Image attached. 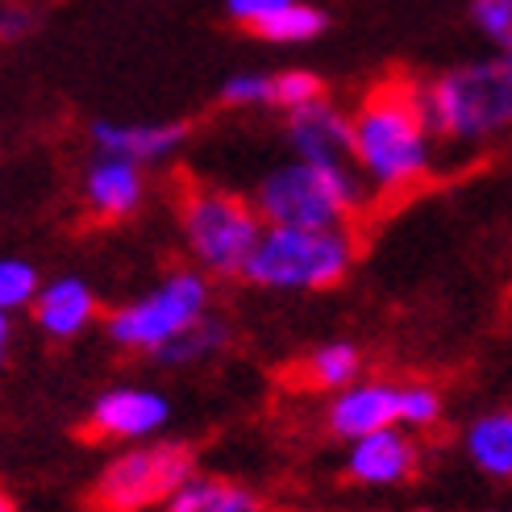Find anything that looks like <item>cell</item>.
<instances>
[{
	"mask_svg": "<svg viewBox=\"0 0 512 512\" xmlns=\"http://www.w3.org/2000/svg\"><path fill=\"white\" fill-rule=\"evenodd\" d=\"M350 167L363 179L367 196L400 200L429 184L438 167V142H433L417 80H392L363 92V100L350 109Z\"/></svg>",
	"mask_w": 512,
	"mask_h": 512,
	"instance_id": "6da1fadb",
	"label": "cell"
},
{
	"mask_svg": "<svg viewBox=\"0 0 512 512\" xmlns=\"http://www.w3.org/2000/svg\"><path fill=\"white\" fill-rule=\"evenodd\" d=\"M417 96L433 142L458 150L496 146L512 125V63L508 55H488L446 67L417 84Z\"/></svg>",
	"mask_w": 512,
	"mask_h": 512,
	"instance_id": "7a4b0ae2",
	"label": "cell"
},
{
	"mask_svg": "<svg viewBox=\"0 0 512 512\" xmlns=\"http://www.w3.org/2000/svg\"><path fill=\"white\" fill-rule=\"evenodd\" d=\"M367 188L350 163H300L271 167L254 188V213L279 229H346L367 204Z\"/></svg>",
	"mask_w": 512,
	"mask_h": 512,
	"instance_id": "3957f363",
	"label": "cell"
},
{
	"mask_svg": "<svg viewBox=\"0 0 512 512\" xmlns=\"http://www.w3.org/2000/svg\"><path fill=\"white\" fill-rule=\"evenodd\" d=\"M358 238L354 229H279L263 225L238 279L263 292H329L354 271Z\"/></svg>",
	"mask_w": 512,
	"mask_h": 512,
	"instance_id": "277c9868",
	"label": "cell"
},
{
	"mask_svg": "<svg viewBox=\"0 0 512 512\" xmlns=\"http://www.w3.org/2000/svg\"><path fill=\"white\" fill-rule=\"evenodd\" d=\"M179 238L200 275L209 279H238L254 242L263 234V221L254 204L238 192L192 184L179 196Z\"/></svg>",
	"mask_w": 512,
	"mask_h": 512,
	"instance_id": "5b68a950",
	"label": "cell"
},
{
	"mask_svg": "<svg viewBox=\"0 0 512 512\" xmlns=\"http://www.w3.org/2000/svg\"><path fill=\"white\" fill-rule=\"evenodd\" d=\"M213 313V279L196 267L167 271L155 288L138 300H125L109 313L105 334L125 354H150L155 358L167 342H175L184 329Z\"/></svg>",
	"mask_w": 512,
	"mask_h": 512,
	"instance_id": "8992f818",
	"label": "cell"
},
{
	"mask_svg": "<svg viewBox=\"0 0 512 512\" xmlns=\"http://www.w3.org/2000/svg\"><path fill=\"white\" fill-rule=\"evenodd\" d=\"M196 467V450L188 442H163L150 438L130 450L113 454L105 471L92 483V504L100 512H146L159 508L179 483L192 479Z\"/></svg>",
	"mask_w": 512,
	"mask_h": 512,
	"instance_id": "52a82bcc",
	"label": "cell"
},
{
	"mask_svg": "<svg viewBox=\"0 0 512 512\" xmlns=\"http://www.w3.org/2000/svg\"><path fill=\"white\" fill-rule=\"evenodd\" d=\"M171 425V400L146 383L105 388L88 408V433L100 442H150Z\"/></svg>",
	"mask_w": 512,
	"mask_h": 512,
	"instance_id": "ba28073f",
	"label": "cell"
},
{
	"mask_svg": "<svg viewBox=\"0 0 512 512\" xmlns=\"http://www.w3.org/2000/svg\"><path fill=\"white\" fill-rule=\"evenodd\" d=\"M342 467H346V479L358 483V488H371V492L404 488L421 467V442H417V433H408L400 425L375 429L367 438L346 442Z\"/></svg>",
	"mask_w": 512,
	"mask_h": 512,
	"instance_id": "9c48e42d",
	"label": "cell"
},
{
	"mask_svg": "<svg viewBox=\"0 0 512 512\" xmlns=\"http://www.w3.org/2000/svg\"><path fill=\"white\" fill-rule=\"evenodd\" d=\"M34 317L38 334L50 342H75L100 321V300L80 275H55L42 279L34 304L25 309Z\"/></svg>",
	"mask_w": 512,
	"mask_h": 512,
	"instance_id": "30bf717a",
	"label": "cell"
},
{
	"mask_svg": "<svg viewBox=\"0 0 512 512\" xmlns=\"http://www.w3.org/2000/svg\"><path fill=\"white\" fill-rule=\"evenodd\" d=\"M284 130H288L292 159L325 163V167L350 163V109H342L338 100L317 96L309 105L292 109Z\"/></svg>",
	"mask_w": 512,
	"mask_h": 512,
	"instance_id": "8fae6325",
	"label": "cell"
},
{
	"mask_svg": "<svg viewBox=\"0 0 512 512\" xmlns=\"http://www.w3.org/2000/svg\"><path fill=\"white\" fill-rule=\"evenodd\" d=\"M188 134V121H92L96 155H117L138 167H159L175 159Z\"/></svg>",
	"mask_w": 512,
	"mask_h": 512,
	"instance_id": "7c38bea8",
	"label": "cell"
},
{
	"mask_svg": "<svg viewBox=\"0 0 512 512\" xmlns=\"http://www.w3.org/2000/svg\"><path fill=\"white\" fill-rule=\"evenodd\" d=\"M396 425V383L388 379H354L346 388L329 392L325 429L338 442H358L375 429Z\"/></svg>",
	"mask_w": 512,
	"mask_h": 512,
	"instance_id": "4fadbf2b",
	"label": "cell"
},
{
	"mask_svg": "<svg viewBox=\"0 0 512 512\" xmlns=\"http://www.w3.org/2000/svg\"><path fill=\"white\" fill-rule=\"evenodd\" d=\"M80 192L96 221H130L146 204V167L117 155H96L84 171Z\"/></svg>",
	"mask_w": 512,
	"mask_h": 512,
	"instance_id": "5bb4252c",
	"label": "cell"
},
{
	"mask_svg": "<svg viewBox=\"0 0 512 512\" xmlns=\"http://www.w3.org/2000/svg\"><path fill=\"white\" fill-rule=\"evenodd\" d=\"M163 512H267L263 496L225 475H192L159 504Z\"/></svg>",
	"mask_w": 512,
	"mask_h": 512,
	"instance_id": "9a60e30c",
	"label": "cell"
},
{
	"mask_svg": "<svg viewBox=\"0 0 512 512\" xmlns=\"http://www.w3.org/2000/svg\"><path fill=\"white\" fill-rule=\"evenodd\" d=\"M467 463L492 483H508L512 475V413L508 408H483L463 429Z\"/></svg>",
	"mask_w": 512,
	"mask_h": 512,
	"instance_id": "2e32d148",
	"label": "cell"
},
{
	"mask_svg": "<svg viewBox=\"0 0 512 512\" xmlns=\"http://www.w3.org/2000/svg\"><path fill=\"white\" fill-rule=\"evenodd\" d=\"M229 342H234V329H229V321L209 313L204 321H196L192 329H184L175 342H167L155 354V363L159 367H196V363H209L213 354H221Z\"/></svg>",
	"mask_w": 512,
	"mask_h": 512,
	"instance_id": "e0dca14e",
	"label": "cell"
},
{
	"mask_svg": "<svg viewBox=\"0 0 512 512\" xmlns=\"http://www.w3.org/2000/svg\"><path fill=\"white\" fill-rule=\"evenodd\" d=\"M304 379L321 392H338L346 383L363 379V350H358L350 338L321 342L317 350H309V358H304Z\"/></svg>",
	"mask_w": 512,
	"mask_h": 512,
	"instance_id": "ac0fdd59",
	"label": "cell"
},
{
	"mask_svg": "<svg viewBox=\"0 0 512 512\" xmlns=\"http://www.w3.org/2000/svg\"><path fill=\"white\" fill-rule=\"evenodd\" d=\"M329 30V13L309 5V0H288L284 9H275L254 38H263L271 46H304V42H317Z\"/></svg>",
	"mask_w": 512,
	"mask_h": 512,
	"instance_id": "d6986e66",
	"label": "cell"
},
{
	"mask_svg": "<svg viewBox=\"0 0 512 512\" xmlns=\"http://www.w3.org/2000/svg\"><path fill=\"white\" fill-rule=\"evenodd\" d=\"M446 417V396L433 383H404L396 388V425L408 433L433 429Z\"/></svg>",
	"mask_w": 512,
	"mask_h": 512,
	"instance_id": "ffe728a7",
	"label": "cell"
},
{
	"mask_svg": "<svg viewBox=\"0 0 512 512\" xmlns=\"http://www.w3.org/2000/svg\"><path fill=\"white\" fill-rule=\"evenodd\" d=\"M38 284L42 275L30 259H21V254H0V313H25L38 296Z\"/></svg>",
	"mask_w": 512,
	"mask_h": 512,
	"instance_id": "44dd1931",
	"label": "cell"
},
{
	"mask_svg": "<svg viewBox=\"0 0 512 512\" xmlns=\"http://www.w3.org/2000/svg\"><path fill=\"white\" fill-rule=\"evenodd\" d=\"M221 105L225 109H271L275 105V88H271V71H234L221 84Z\"/></svg>",
	"mask_w": 512,
	"mask_h": 512,
	"instance_id": "7402d4cb",
	"label": "cell"
},
{
	"mask_svg": "<svg viewBox=\"0 0 512 512\" xmlns=\"http://www.w3.org/2000/svg\"><path fill=\"white\" fill-rule=\"evenodd\" d=\"M271 88H275V105L279 113H292L309 100L325 96V84L317 71H304V67H288V71H271Z\"/></svg>",
	"mask_w": 512,
	"mask_h": 512,
	"instance_id": "603a6c76",
	"label": "cell"
},
{
	"mask_svg": "<svg viewBox=\"0 0 512 512\" xmlns=\"http://www.w3.org/2000/svg\"><path fill=\"white\" fill-rule=\"evenodd\" d=\"M471 25L496 46V55H508V42H512V0H471Z\"/></svg>",
	"mask_w": 512,
	"mask_h": 512,
	"instance_id": "cb8c5ba5",
	"label": "cell"
},
{
	"mask_svg": "<svg viewBox=\"0 0 512 512\" xmlns=\"http://www.w3.org/2000/svg\"><path fill=\"white\" fill-rule=\"evenodd\" d=\"M288 0H225V13H229V21L234 25H242V30H259V25L275 13V9H284Z\"/></svg>",
	"mask_w": 512,
	"mask_h": 512,
	"instance_id": "d4e9b609",
	"label": "cell"
},
{
	"mask_svg": "<svg viewBox=\"0 0 512 512\" xmlns=\"http://www.w3.org/2000/svg\"><path fill=\"white\" fill-rule=\"evenodd\" d=\"M34 30V9L17 5V0H0V46H13Z\"/></svg>",
	"mask_w": 512,
	"mask_h": 512,
	"instance_id": "484cf974",
	"label": "cell"
},
{
	"mask_svg": "<svg viewBox=\"0 0 512 512\" xmlns=\"http://www.w3.org/2000/svg\"><path fill=\"white\" fill-rule=\"evenodd\" d=\"M9 350H13V317H9V313H0V367H5Z\"/></svg>",
	"mask_w": 512,
	"mask_h": 512,
	"instance_id": "4316f807",
	"label": "cell"
},
{
	"mask_svg": "<svg viewBox=\"0 0 512 512\" xmlns=\"http://www.w3.org/2000/svg\"><path fill=\"white\" fill-rule=\"evenodd\" d=\"M0 512H21V508H17V504H13L5 492H0Z\"/></svg>",
	"mask_w": 512,
	"mask_h": 512,
	"instance_id": "83f0119b",
	"label": "cell"
}]
</instances>
